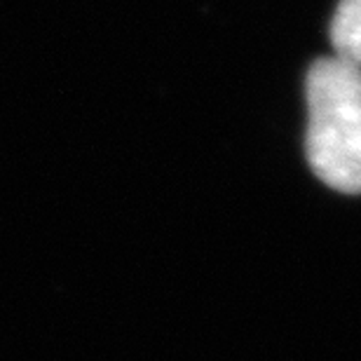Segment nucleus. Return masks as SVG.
Masks as SVG:
<instances>
[{"label": "nucleus", "instance_id": "f257e3e1", "mask_svg": "<svg viewBox=\"0 0 361 361\" xmlns=\"http://www.w3.org/2000/svg\"><path fill=\"white\" fill-rule=\"evenodd\" d=\"M307 160L334 190L361 192V68L338 56L307 75Z\"/></svg>", "mask_w": 361, "mask_h": 361}, {"label": "nucleus", "instance_id": "f03ea898", "mask_svg": "<svg viewBox=\"0 0 361 361\" xmlns=\"http://www.w3.org/2000/svg\"><path fill=\"white\" fill-rule=\"evenodd\" d=\"M336 56L361 68V0H341L331 24Z\"/></svg>", "mask_w": 361, "mask_h": 361}]
</instances>
